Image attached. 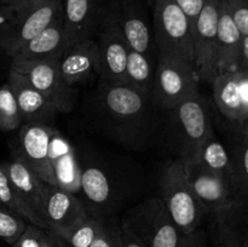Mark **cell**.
Listing matches in <instances>:
<instances>
[{
	"label": "cell",
	"mask_w": 248,
	"mask_h": 247,
	"mask_svg": "<svg viewBox=\"0 0 248 247\" xmlns=\"http://www.w3.org/2000/svg\"><path fill=\"white\" fill-rule=\"evenodd\" d=\"M7 84L17 101L23 124H40L53 126L60 113L52 103L31 84L21 73L10 68ZM22 124V125H23Z\"/></svg>",
	"instance_id": "obj_18"
},
{
	"label": "cell",
	"mask_w": 248,
	"mask_h": 247,
	"mask_svg": "<svg viewBox=\"0 0 248 247\" xmlns=\"http://www.w3.org/2000/svg\"><path fill=\"white\" fill-rule=\"evenodd\" d=\"M153 34L159 53L174 56L194 64L193 24L174 0H155Z\"/></svg>",
	"instance_id": "obj_7"
},
{
	"label": "cell",
	"mask_w": 248,
	"mask_h": 247,
	"mask_svg": "<svg viewBox=\"0 0 248 247\" xmlns=\"http://www.w3.org/2000/svg\"><path fill=\"white\" fill-rule=\"evenodd\" d=\"M98 47L96 39H87L70 47L60 60L63 80L70 86L98 75Z\"/></svg>",
	"instance_id": "obj_20"
},
{
	"label": "cell",
	"mask_w": 248,
	"mask_h": 247,
	"mask_svg": "<svg viewBox=\"0 0 248 247\" xmlns=\"http://www.w3.org/2000/svg\"><path fill=\"white\" fill-rule=\"evenodd\" d=\"M145 1H147V4L149 5L150 7H153V5H154V2H155V0H145Z\"/></svg>",
	"instance_id": "obj_43"
},
{
	"label": "cell",
	"mask_w": 248,
	"mask_h": 247,
	"mask_svg": "<svg viewBox=\"0 0 248 247\" xmlns=\"http://www.w3.org/2000/svg\"><path fill=\"white\" fill-rule=\"evenodd\" d=\"M237 68H239V69L248 70V36H244V40H242L241 55H240Z\"/></svg>",
	"instance_id": "obj_38"
},
{
	"label": "cell",
	"mask_w": 248,
	"mask_h": 247,
	"mask_svg": "<svg viewBox=\"0 0 248 247\" xmlns=\"http://www.w3.org/2000/svg\"><path fill=\"white\" fill-rule=\"evenodd\" d=\"M174 1L186 12L188 18L190 19L191 24L194 26V22H195L198 15L200 14L206 0H174Z\"/></svg>",
	"instance_id": "obj_34"
},
{
	"label": "cell",
	"mask_w": 248,
	"mask_h": 247,
	"mask_svg": "<svg viewBox=\"0 0 248 247\" xmlns=\"http://www.w3.org/2000/svg\"><path fill=\"white\" fill-rule=\"evenodd\" d=\"M55 126L23 124L19 128L18 145L15 152L45 183L56 185L50 164L51 136Z\"/></svg>",
	"instance_id": "obj_14"
},
{
	"label": "cell",
	"mask_w": 248,
	"mask_h": 247,
	"mask_svg": "<svg viewBox=\"0 0 248 247\" xmlns=\"http://www.w3.org/2000/svg\"><path fill=\"white\" fill-rule=\"evenodd\" d=\"M106 4L101 0H62L67 51L77 44L96 36Z\"/></svg>",
	"instance_id": "obj_15"
},
{
	"label": "cell",
	"mask_w": 248,
	"mask_h": 247,
	"mask_svg": "<svg viewBox=\"0 0 248 247\" xmlns=\"http://www.w3.org/2000/svg\"><path fill=\"white\" fill-rule=\"evenodd\" d=\"M120 235H121V242H123V247H145L130 230L126 229L125 227L120 224Z\"/></svg>",
	"instance_id": "obj_36"
},
{
	"label": "cell",
	"mask_w": 248,
	"mask_h": 247,
	"mask_svg": "<svg viewBox=\"0 0 248 247\" xmlns=\"http://www.w3.org/2000/svg\"><path fill=\"white\" fill-rule=\"evenodd\" d=\"M27 224L28 222L24 218L0 201V239L12 246L26 229Z\"/></svg>",
	"instance_id": "obj_30"
},
{
	"label": "cell",
	"mask_w": 248,
	"mask_h": 247,
	"mask_svg": "<svg viewBox=\"0 0 248 247\" xmlns=\"http://www.w3.org/2000/svg\"><path fill=\"white\" fill-rule=\"evenodd\" d=\"M90 247H123L120 224L110 219H104L98 234Z\"/></svg>",
	"instance_id": "obj_31"
},
{
	"label": "cell",
	"mask_w": 248,
	"mask_h": 247,
	"mask_svg": "<svg viewBox=\"0 0 248 247\" xmlns=\"http://www.w3.org/2000/svg\"><path fill=\"white\" fill-rule=\"evenodd\" d=\"M178 247H207V239L203 230L198 229L184 235Z\"/></svg>",
	"instance_id": "obj_35"
},
{
	"label": "cell",
	"mask_w": 248,
	"mask_h": 247,
	"mask_svg": "<svg viewBox=\"0 0 248 247\" xmlns=\"http://www.w3.org/2000/svg\"><path fill=\"white\" fill-rule=\"evenodd\" d=\"M244 35L232 21L224 0H220L217 31L218 73L234 70L239 64Z\"/></svg>",
	"instance_id": "obj_23"
},
{
	"label": "cell",
	"mask_w": 248,
	"mask_h": 247,
	"mask_svg": "<svg viewBox=\"0 0 248 247\" xmlns=\"http://www.w3.org/2000/svg\"><path fill=\"white\" fill-rule=\"evenodd\" d=\"M45 232L46 230L28 223L26 229L17 239V241L12 245V247H43Z\"/></svg>",
	"instance_id": "obj_33"
},
{
	"label": "cell",
	"mask_w": 248,
	"mask_h": 247,
	"mask_svg": "<svg viewBox=\"0 0 248 247\" xmlns=\"http://www.w3.org/2000/svg\"><path fill=\"white\" fill-rule=\"evenodd\" d=\"M235 128H236V130L239 131L242 136H244L245 139L248 140V118L241 124V125L239 126V127H235Z\"/></svg>",
	"instance_id": "obj_41"
},
{
	"label": "cell",
	"mask_w": 248,
	"mask_h": 247,
	"mask_svg": "<svg viewBox=\"0 0 248 247\" xmlns=\"http://www.w3.org/2000/svg\"><path fill=\"white\" fill-rule=\"evenodd\" d=\"M103 222L104 219L90 213L77 225L56 234L70 247H90L96 235L98 234Z\"/></svg>",
	"instance_id": "obj_28"
},
{
	"label": "cell",
	"mask_w": 248,
	"mask_h": 247,
	"mask_svg": "<svg viewBox=\"0 0 248 247\" xmlns=\"http://www.w3.org/2000/svg\"><path fill=\"white\" fill-rule=\"evenodd\" d=\"M245 247H248V234H247V237H246V241H245Z\"/></svg>",
	"instance_id": "obj_44"
},
{
	"label": "cell",
	"mask_w": 248,
	"mask_h": 247,
	"mask_svg": "<svg viewBox=\"0 0 248 247\" xmlns=\"http://www.w3.org/2000/svg\"><path fill=\"white\" fill-rule=\"evenodd\" d=\"M22 116L10 85L0 87V130L10 132L22 126Z\"/></svg>",
	"instance_id": "obj_29"
},
{
	"label": "cell",
	"mask_w": 248,
	"mask_h": 247,
	"mask_svg": "<svg viewBox=\"0 0 248 247\" xmlns=\"http://www.w3.org/2000/svg\"><path fill=\"white\" fill-rule=\"evenodd\" d=\"M44 0H21L18 4L16 5L15 7L10 10H0V12H21V11H26V10L31 9V7L36 6L40 2H43Z\"/></svg>",
	"instance_id": "obj_37"
},
{
	"label": "cell",
	"mask_w": 248,
	"mask_h": 247,
	"mask_svg": "<svg viewBox=\"0 0 248 247\" xmlns=\"http://www.w3.org/2000/svg\"><path fill=\"white\" fill-rule=\"evenodd\" d=\"M220 0H206L193 26L194 64L200 82L212 85L218 74L217 31Z\"/></svg>",
	"instance_id": "obj_11"
},
{
	"label": "cell",
	"mask_w": 248,
	"mask_h": 247,
	"mask_svg": "<svg viewBox=\"0 0 248 247\" xmlns=\"http://www.w3.org/2000/svg\"><path fill=\"white\" fill-rule=\"evenodd\" d=\"M67 51L63 17L61 15L43 31L24 44L11 60L44 61L61 60Z\"/></svg>",
	"instance_id": "obj_21"
},
{
	"label": "cell",
	"mask_w": 248,
	"mask_h": 247,
	"mask_svg": "<svg viewBox=\"0 0 248 247\" xmlns=\"http://www.w3.org/2000/svg\"><path fill=\"white\" fill-rule=\"evenodd\" d=\"M1 14L6 17L0 24V50L12 58L24 44L62 15V0H44L26 11Z\"/></svg>",
	"instance_id": "obj_8"
},
{
	"label": "cell",
	"mask_w": 248,
	"mask_h": 247,
	"mask_svg": "<svg viewBox=\"0 0 248 247\" xmlns=\"http://www.w3.org/2000/svg\"><path fill=\"white\" fill-rule=\"evenodd\" d=\"M0 201L9 208H11L12 211L18 213L28 223L36 225L44 230H48L45 222L29 207L28 203L23 200L21 194L15 188L1 162H0Z\"/></svg>",
	"instance_id": "obj_27"
},
{
	"label": "cell",
	"mask_w": 248,
	"mask_h": 247,
	"mask_svg": "<svg viewBox=\"0 0 248 247\" xmlns=\"http://www.w3.org/2000/svg\"><path fill=\"white\" fill-rule=\"evenodd\" d=\"M104 137L131 150H145L159 140L164 111L152 94L126 82L98 79L90 93L84 114Z\"/></svg>",
	"instance_id": "obj_1"
},
{
	"label": "cell",
	"mask_w": 248,
	"mask_h": 247,
	"mask_svg": "<svg viewBox=\"0 0 248 247\" xmlns=\"http://www.w3.org/2000/svg\"><path fill=\"white\" fill-rule=\"evenodd\" d=\"M217 247H227V246H223V245H218Z\"/></svg>",
	"instance_id": "obj_45"
},
{
	"label": "cell",
	"mask_w": 248,
	"mask_h": 247,
	"mask_svg": "<svg viewBox=\"0 0 248 247\" xmlns=\"http://www.w3.org/2000/svg\"><path fill=\"white\" fill-rule=\"evenodd\" d=\"M104 10L118 24L128 47L157 61L159 51L140 0H108Z\"/></svg>",
	"instance_id": "obj_10"
},
{
	"label": "cell",
	"mask_w": 248,
	"mask_h": 247,
	"mask_svg": "<svg viewBox=\"0 0 248 247\" xmlns=\"http://www.w3.org/2000/svg\"><path fill=\"white\" fill-rule=\"evenodd\" d=\"M50 164L56 186L72 194L81 193V172L77 149L58 130L53 131L51 136Z\"/></svg>",
	"instance_id": "obj_19"
},
{
	"label": "cell",
	"mask_w": 248,
	"mask_h": 247,
	"mask_svg": "<svg viewBox=\"0 0 248 247\" xmlns=\"http://www.w3.org/2000/svg\"><path fill=\"white\" fill-rule=\"evenodd\" d=\"M11 69L24 75L55 106L58 113H70L77 104V91L63 80L60 60H12Z\"/></svg>",
	"instance_id": "obj_9"
},
{
	"label": "cell",
	"mask_w": 248,
	"mask_h": 247,
	"mask_svg": "<svg viewBox=\"0 0 248 247\" xmlns=\"http://www.w3.org/2000/svg\"><path fill=\"white\" fill-rule=\"evenodd\" d=\"M212 135L210 106L201 93L164 111L159 139L177 160L195 161L200 147Z\"/></svg>",
	"instance_id": "obj_2"
},
{
	"label": "cell",
	"mask_w": 248,
	"mask_h": 247,
	"mask_svg": "<svg viewBox=\"0 0 248 247\" xmlns=\"http://www.w3.org/2000/svg\"><path fill=\"white\" fill-rule=\"evenodd\" d=\"M90 212L75 194L45 183L43 190V218L48 230L60 232L84 220Z\"/></svg>",
	"instance_id": "obj_16"
},
{
	"label": "cell",
	"mask_w": 248,
	"mask_h": 247,
	"mask_svg": "<svg viewBox=\"0 0 248 247\" xmlns=\"http://www.w3.org/2000/svg\"><path fill=\"white\" fill-rule=\"evenodd\" d=\"M55 236H56V240H57L58 245H60V247H70V246H68V245H67V244H65V242H64V241H63V240H62V239H61V237H60V236H58V235H57V234H56V232H55Z\"/></svg>",
	"instance_id": "obj_42"
},
{
	"label": "cell",
	"mask_w": 248,
	"mask_h": 247,
	"mask_svg": "<svg viewBox=\"0 0 248 247\" xmlns=\"http://www.w3.org/2000/svg\"><path fill=\"white\" fill-rule=\"evenodd\" d=\"M195 161L232 184V160L229 150L216 137V135H212L203 142L199 149Z\"/></svg>",
	"instance_id": "obj_24"
},
{
	"label": "cell",
	"mask_w": 248,
	"mask_h": 247,
	"mask_svg": "<svg viewBox=\"0 0 248 247\" xmlns=\"http://www.w3.org/2000/svg\"><path fill=\"white\" fill-rule=\"evenodd\" d=\"M79 156V154H78ZM81 193L87 211L102 219H109L124 201L132 195L133 184L120 172L90 156H79Z\"/></svg>",
	"instance_id": "obj_3"
},
{
	"label": "cell",
	"mask_w": 248,
	"mask_h": 247,
	"mask_svg": "<svg viewBox=\"0 0 248 247\" xmlns=\"http://www.w3.org/2000/svg\"><path fill=\"white\" fill-rule=\"evenodd\" d=\"M101 1H103V2H107V1H108V0H101Z\"/></svg>",
	"instance_id": "obj_46"
},
{
	"label": "cell",
	"mask_w": 248,
	"mask_h": 247,
	"mask_svg": "<svg viewBox=\"0 0 248 247\" xmlns=\"http://www.w3.org/2000/svg\"><path fill=\"white\" fill-rule=\"evenodd\" d=\"M160 189L162 201L182 234H190L200 229L210 212L189 185L182 160H172L164 167Z\"/></svg>",
	"instance_id": "obj_4"
},
{
	"label": "cell",
	"mask_w": 248,
	"mask_h": 247,
	"mask_svg": "<svg viewBox=\"0 0 248 247\" xmlns=\"http://www.w3.org/2000/svg\"><path fill=\"white\" fill-rule=\"evenodd\" d=\"M232 160V184L237 194L248 201V140L235 128L228 147Z\"/></svg>",
	"instance_id": "obj_25"
},
{
	"label": "cell",
	"mask_w": 248,
	"mask_h": 247,
	"mask_svg": "<svg viewBox=\"0 0 248 247\" xmlns=\"http://www.w3.org/2000/svg\"><path fill=\"white\" fill-rule=\"evenodd\" d=\"M145 247H178L184 234L161 198H149L127 211L120 223Z\"/></svg>",
	"instance_id": "obj_5"
},
{
	"label": "cell",
	"mask_w": 248,
	"mask_h": 247,
	"mask_svg": "<svg viewBox=\"0 0 248 247\" xmlns=\"http://www.w3.org/2000/svg\"><path fill=\"white\" fill-rule=\"evenodd\" d=\"M240 33L248 36V0H224Z\"/></svg>",
	"instance_id": "obj_32"
},
{
	"label": "cell",
	"mask_w": 248,
	"mask_h": 247,
	"mask_svg": "<svg viewBox=\"0 0 248 247\" xmlns=\"http://www.w3.org/2000/svg\"><path fill=\"white\" fill-rule=\"evenodd\" d=\"M21 0H0V10H10L16 6Z\"/></svg>",
	"instance_id": "obj_40"
},
{
	"label": "cell",
	"mask_w": 248,
	"mask_h": 247,
	"mask_svg": "<svg viewBox=\"0 0 248 247\" xmlns=\"http://www.w3.org/2000/svg\"><path fill=\"white\" fill-rule=\"evenodd\" d=\"M1 164L6 171L7 176H9L10 181L12 182L17 191L21 194L23 200L44 220L43 190L45 182L39 178L38 174L27 165V162L16 152H14L9 161L1 162Z\"/></svg>",
	"instance_id": "obj_22"
},
{
	"label": "cell",
	"mask_w": 248,
	"mask_h": 247,
	"mask_svg": "<svg viewBox=\"0 0 248 247\" xmlns=\"http://www.w3.org/2000/svg\"><path fill=\"white\" fill-rule=\"evenodd\" d=\"M183 164L189 185L210 213L239 199H244L235 191L232 184L206 170L198 161Z\"/></svg>",
	"instance_id": "obj_17"
},
{
	"label": "cell",
	"mask_w": 248,
	"mask_h": 247,
	"mask_svg": "<svg viewBox=\"0 0 248 247\" xmlns=\"http://www.w3.org/2000/svg\"><path fill=\"white\" fill-rule=\"evenodd\" d=\"M156 62L157 61L152 60L144 53L130 48L126 64V84L152 94Z\"/></svg>",
	"instance_id": "obj_26"
},
{
	"label": "cell",
	"mask_w": 248,
	"mask_h": 247,
	"mask_svg": "<svg viewBox=\"0 0 248 247\" xmlns=\"http://www.w3.org/2000/svg\"><path fill=\"white\" fill-rule=\"evenodd\" d=\"M213 98L218 110L234 127L248 118V70L218 73L212 82Z\"/></svg>",
	"instance_id": "obj_13"
},
{
	"label": "cell",
	"mask_w": 248,
	"mask_h": 247,
	"mask_svg": "<svg viewBox=\"0 0 248 247\" xmlns=\"http://www.w3.org/2000/svg\"><path fill=\"white\" fill-rule=\"evenodd\" d=\"M200 93V79L195 65L171 55L159 53L152 97L162 111Z\"/></svg>",
	"instance_id": "obj_6"
},
{
	"label": "cell",
	"mask_w": 248,
	"mask_h": 247,
	"mask_svg": "<svg viewBox=\"0 0 248 247\" xmlns=\"http://www.w3.org/2000/svg\"><path fill=\"white\" fill-rule=\"evenodd\" d=\"M43 247H60L57 240H56L55 232L51 230H46L45 236H44Z\"/></svg>",
	"instance_id": "obj_39"
},
{
	"label": "cell",
	"mask_w": 248,
	"mask_h": 247,
	"mask_svg": "<svg viewBox=\"0 0 248 247\" xmlns=\"http://www.w3.org/2000/svg\"><path fill=\"white\" fill-rule=\"evenodd\" d=\"M96 36L99 60L98 79L107 82H126V64L130 47L118 24L106 10H103Z\"/></svg>",
	"instance_id": "obj_12"
}]
</instances>
